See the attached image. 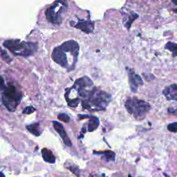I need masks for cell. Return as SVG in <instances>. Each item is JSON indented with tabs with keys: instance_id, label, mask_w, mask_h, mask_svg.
<instances>
[{
	"instance_id": "cell-1",
	"label": "cell",
	"mask_w": 177,
	"mask_h": 177,
	"mask_svg": "<svg viewBox=\"0 0 177 177\" xmlns=\"http://www.w3.org/2000/svg\"><path fill=\"white\" fill-rule=\"evenodd\" d=\"M79 53V44L74 40H68L56 47L52 53V58L59 65L68 68L69 63L68 55L78 58Z\"/></svg>"
},
{
	"instance_id": "cell-2",
	"label": "cell",
	"mask_w": 177,
	"mask_h": 177,
	"mask_svg": "<svg viewBox=\"0 0 177 177\" xmlns=\"http://www.w3.org/2000/svg\"><path fill=\"white\" fill-rule=\"evenodd\" d=\"M111 95L104 91L93 89L88 98L83 100L82 105L90 111H101L106 109L111 101Z\"/></svg>"
},
{
	"instance_id": "cell-3",
	"label": "cell",
	"mask_w": 177,
	"mask_h": 177,
	"mask_svg": "<svg viewBox=\"0 0 177 177\" xmlns=\"http://www.w3.org/2000/svg\"><path fill=\"white\" fill-rule=\"evenodd\" d=\"M1 102L10 111H14L20 104L22 93L16 85L8 83L1 89Z\"/></svg>"
},
{
	"instance_id": "cell-4",
	"label": "cell",
	"mask_w": 177,
	"mask_h": 177,
	"mask_svg": "<svg viewBox=\"0 0 177 177\" xmlns=\"http://www.w3.org/2000/svg\"><path fill=\"white\" fill-rule=\"evenodd\" d=\"M3 45L15 56H30L34 54L37 49V43L27 42L19 39L6 40Z\"/></svg>"
},
{
	"instance_id": "cell-5",
	"label": "cell",
	"mask_w": 177,
	"mask_h": 177,
	"mask_svg": "<svg viewBox=\"0 0 177 177\" xmlns=\"http://www.w3.org/2000/svg\"><path fill=\"white\" fill-rule=\"evenodd\" d=\"M125 106L127 111L138 120L143 119L151 109V105L148 102L136 98L127 99Z\"/></svg>"
},
{
	"instance_id": "cell-6",
	"label": "cell",
	"mask_w": 177,
	"mask_h": 177,
	"mask_svg": "<svg viewBox=\"0 0 177 177\" xmlns=\"http://www.w3.org/2000/svg\"><path fill=\"white\" fill-rule=\"evenodd\" d=\"M67 8L68 3L66 0H57L46 11V18L53 24H60L63 20Z\"/></svg>"
},
{
	"instance_id": "cell-7",
	"label": "cell",
	"mask_w": 177,
	"mask_h": 177,
	"mask_svg": "<svg viewBox=\"0 0 177 177\" xmlns=\"http://www.w3.org/2000/svg\"><path fill=\"white\" fill-rule=\"evenodd\" d=\"M129 83L130 89L132 92H136L138 87L143 85V81L141 77L138 74H136L132 70H129Z\"/></svg>"
},
{
	"instance_id": "cell-8",
	"label": "cell",
	"mask_w": 177,
	"mask_h": 177,
	"mask_svg": "<svg viewBox=\"0 0 177 177\" xmlns=\"http://www.w3.org/2000/svg\"><path fill=\"white\" fill-rule=\"evenodd\" d=\"M53 124L55 130L58 132V134L60 135L61 138H62L64 143L65 144L66 146H68V147H71L72 143L71 142V140L68 138V135L66 133L65 130H64L62 125H61V123H60L58 121H53Z\"/></svg>"
},
{
	"instance_id": "cell-9",
	"label": "cell",
	"mask_w": 177,
	"mask_h": 177,
	"mask_svg": "<svg viewBox=\"0 0 177 177\" xmlns=\"http://www.w3.org/2000/svg\"><path fill=\"white\" fill-rule=\"evenodd\" d=\"M92 86L93 82L91 81V80L87 76H85V77H82L76 80L72 88L75 90L78 91L81 90V89H89Z\"/></svg>"
},
{
	"instance_id": "cell-10",
	"label": "cell",
	"mask_w": 177,
	"mask_h": 177,
	"mask_svg": "<svg viewBox=\"0 0 177 177\" xmlns=\"http://www.w3.org/2000/svg\"><path fill=\"white\" fill-rule=\"evenodd\" d=\"M163 94L167 100L177 101V85L173 84L167 86L163 90Z\"/></svg>"
},
{
	"instance_id": "cell-11",
	"label": "cell",
	"mask_w": 177,
	"mask_h": 177,
	"mask_svg": "<svg viewBox=\"0 0 177 177\" xmlns=\"http://www.w3.org/2000/svg\"><path fill=\"white\" fill-rule=\"evenodd\" d=\"M74 27L81 30L82 31L86 33H89L93 31L94 28V24L92 22L89 20H80L76 22L75 25H73Z\"/></svg>"
},
{
	"instance_id": "cell-12",
	"label": "cell",
	"mask_w": 177,
	"mask_h": 177,
	"mask_svg": "<svg viewBox=\"0 0 177 177\" xmlns=\"http://www.w3.org/2000/svg\"><path fill=\"white\" fill-rule=\"evenodd\" d=\"M42 156L44 161H46L47 163L53 164V163H55V162H56V157L53 155V152L51 150L47 149V148H44V149H42Z\"/></svg>"
},
{
	"instance_id": "cell-13",
	"label": "cell",
	"mask_w": 177,
	"mask_h": 177,
	"mask_svg": "<svg viewBox=\"0 0 177 177\" xmlns=\"http://www.w3.org/2000/svg\"><path fill=\"white\" fill-rule=\"evenodd\" d=\"M89 121L88 123V131L89 132H93L98 128L100 125V121L98 118L96 116H89Z\"/></svg>"
},
{
	"instance_id": "cell-14",
	"label": "cell",
	"mask_w": 177,
	"mask_h": 177,
	"mask_svg": "<svg viewBox=\"0 0 177 177\" xmlns=\"http://www.w3.org/2000/svg\"><path fill=\"white\" fill-rule=\"evenodd\" d=\"M26 128L28 132L31 133L32 134L35 135L36 136H39L41 134L40 129H39V123H34L29 125H27Z\"/></svg>"
},
{
	"instance_id": "cell-15",
	"label": "cell",
	"mask_w": 177,
	"mask_h": 177,
	"mask_svg": "<svg viewBox=\"0 0 177 177\" xmlns=\"http://www.w3.org/2000/svg\"><path fill=\"white\" fill-rule=\"evenodd\" d=\"M95 154H100L103 155L107 161H114L115 159L116 154L115 153L111 151H105V152H94Z\"/></svg>"
},
{
	"instance_id": "cell-16",
	"label": "cell",
	"mask_w": 177,
	"mask_h": 177,
	"mask_svg": "<svg viewBox=\"0 0 177 177\" xmlns=\"http://www.w3.org/2000/svg\"><path fill=\"white\" fill-rule=\"evenodd\" d=\"M165 48L170 50L174 56H177V44L168 42L165 46Z\"/></svg>"
},
{
	"instance_id": "cell-17",
	"label": "cell",
	"mask_w": 177,
	"mask_h": 177,
	"mask_svg": "<svg viewBox=\"0 0 177 177\" xmlns=\"http://www.w3.org/2000/svg\"><path fill=\"white\" fill-rule=\"evenodd\" d=\"M58 118L61 121L64 122V123H68L70 121L69 116L66 114H60L58 116Z\"/></svg>"
},
{
	"instance_id": "cell-18",
	"label": "cell",
	"mask_w": 177,
	"mask_h": 177,
	"mask_svg": "<svg viewBox=\"0 0 177 177\" xmlns=\"http://www.w3.org/2000/svg\"><path fill=\"white\" fill-rule=\"evenodd\" d=\"M167 129L171 132L176 133L177 132V122L170 123L167 125Z\"/></svg>"
},
{
	"instance_id": "cell-19",
	"label": "cell",
	"mask_w": 177,
	"mask_h": 177,
	"mask_svg": "<svg viewBox=\"0 0 177 177\" xmlns=\"http://www.w3.org/2000/svg\"><path fill=\"white\" fill-rule=\"evenodd\" d=\"M34 111H35V109L33 106H27L25 109L23 110L22 113L24 114H30L33 113Z\"/></svg>"
},
{
	"instance_id": "cell-20",
	"label": "cell",
	"mask_w": 177,
	"mask_h": 177,
	"mask_svg": "<svg viewBox=\"0 0 177 177\" xmlns=\"http://www.w3.org/2000/svg\"><path fill=\"white\" fill-rule=\"evenodd\" d=\"M1 56H2V58L4 59V60L5 61H6V62H9L8 60H11L10 57L8 56V55L6 53H5V54H4V53L1 52Z\"/></svg>"
},
{
	"instance_id": "cell-21",
	"label": "cell",
	"mask_w": 177,
	"mask_h": 177,
	"mask_svg": "<svg viewBox=\"0 0 177 177\" xmlns=\"http://www.w3.org/2000/svg\"><path fill=\"white\" fill-rule=\"evenodd\" d=\"M172 2L174 4L177 5V0H172Z\"/></svg>"
},
{
	"instance_id": "cell-22",
	"label": "cell",
	"mask_w": 177,
	"mask_h": 177,
	"mask_svg": "<svg viewBox=\"0 0 177 177\" xmlns=\"http://www.w3.org/2000/svg\"><path fill=\"white\" fill-rule=\"evenodd\" d=\"M1 177H4V174H3L2 172L1 173Z\"/></svg>"
},
{
	"instance_id": "cell-23",
	"label": "cell",
	"mask_w": 177,
	"mask_h": 177,
	"mask_svg": "<svg viewBox=\"0 0 177 177\" xmlns=\"http://www.w3.org/2000/svg\"><path fill=\"white\" fill-rule=\"evenodd\" d=\"M129 177H131V176H130V175H129Z\"/></svg>"
}]
</instances>
